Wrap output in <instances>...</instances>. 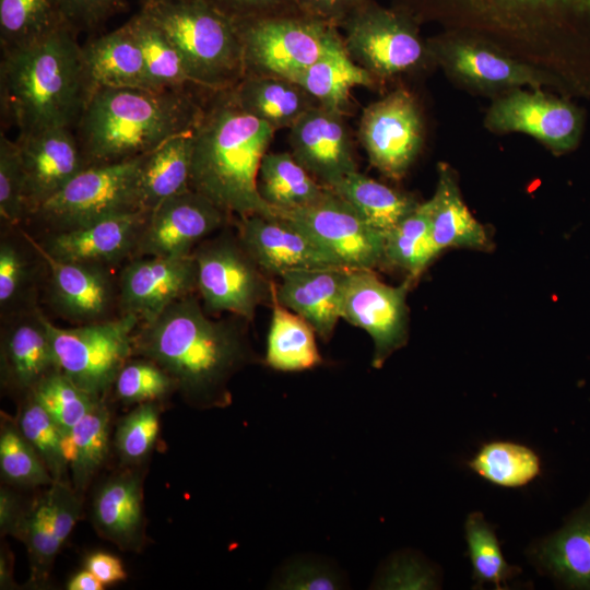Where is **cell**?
<instances>
[{
    "label": "cell",
    "instance_id": "obj_1",
    "mask_svg": "<svg viewBox=\"0 0 590 590\" xmlns=\"http://www.w3.org/2000/svg\"><path fill=\"white\" fill-rule=\"evenodd\" d=\"M245 322L234 315L213 319L192 294L154 320L139 323L132 335L133 357L158 365L191 406L225 408L233 400L232 378L257 359Z\"/></svg>",
    "mask_w": 590,
    "mask_h": 590
},
{
    "label": "cell",
    "instance_id": "obj_2",
    "mask_svg": "<svg viewBox=\"0 0 590 590\" xmlns=\"http://www.w3.org/2000/svg\"><path fill=\"white\" fill-rule=\"evenodd\" d=\"M275 129L243 110L231 90L211 93L192 133L190 187L232 220L275 210L257 187L262 157Z\"/></svg>",
    "mask_w": 590,
    "mask_h": 590
},
{
    "label": "cell",
    "instance_id": "obj_3",
    "mask_svg": "<svg viewBox=\"0 0 590 590\" xmlns=\"http://www.w3.org/2000/svg\"><path fill=\"white\" fill-rule=\"evenodd\" d=\"M90 94L82 46L67 23L28 45L2 50V119L17 135L74 128Z\"/></svg>",
    "mask_w": 590,
    "mask_h": 590
},
{
    "label": "cell",
    "instance_id": "obj_4",
    "mask_svg": "<svg viewBox=\"0 0 590 590\" xmlns=\"http://www.w3.org/2000/svg\"><path fill=\"white\" fill-rule=\"evenodd\" d=\"M204 104L188 88L97 87L75 125L86 167L144 155L198 126Z\"/></svg>",
    "mask_w": 590,
    "mask_h": 590
},
{
    "label": "cell",
    "instance_id": "obj_5",
    "mask_svg": "<svg viewBox=\"0 0 590 590\" xmlns=\"http://www.w3.org/2000/svg\"><path fill=\"white\" fill-rule=\"evenodd\" d=\"M178 50L191 82L206 92L233 88L246 74L232 17L212 0H179L141 9Z\"/></svg>",
    "mask_w": 590,
    "mask_h": 590
},
{
    "label": "cell",
    "instance_id": "obj_6",
    "mask_svg": "<svg viewBox=\"0 0 590 590\" xmlns=\"http://www.w3.org/2000/svg\"><path fill=\"white\" fill-rule=\"evenodd\" d=\"M142 158L143 155L84 168L32 212L25 223L34 225L45 236L145 211L139 190Z\"/></svg>",
    "mask_w": 590,
    "mask_h": 590
},
{
    "label": "cell",
    "instance_id": "obj_7",
    "mask_svg": "<svg viewBox=\"0 0 590 590\" xmlns=\"http://www.w3.org/2000/svg\"><path fill=\"white\" fill-rule=\"evenodd\" d=\"M232 20L243 48L245 75L285 78L346 51L338 27L299 12Z\"/></svg>",
    "mask_w": 590,
    "mask_h": 590
},
{
    "label": "cell",
    "instance_id": "obj_8",
    "mask_svg": "<svg viewBox=\"0 0 590 590\" xmlns=\"http://www.w3.org/2000/svg\"><path fill=\"white\" fill-rule=\"evenodd\" d=\"M418 25L405 12L371 0L341 28L349 57L381 83L436 66Z\"/></svg>",
    "mask_w": 590,
    "mask_h": 590
},
{
    "label": "cell",
    "instance_id": "obj_9",
    "mask_svg": "<svg viewBox=\"0 0 590 590\" xmlns=\"http://www.w3.org/2000/svg\"><path fill=\"white\" fill-rule=\"evenodd\" d=\"M197 294L210 315L228 312L248 322L257 308L271 304L273 280L258 266L236 232H220L192 252Z\"/></svg>",
    "mask_w": 590,
    "mask_h": 590
},
{
    "label": "cell",
    "instance_id": "obj_10",
    "mask_svg": "<svg viewBox=\"0 0 590 590\" xmlns=\"http://www.w3.org/2000/svg\"><path fill=\"white\" fill-rule=\"evenodd\" d=\"M139 323L132 315L72 328H60L47 319L60 371L84 391L102 398L133 357L132 335Z\"/></svg>",
    "mask_w": 590,
    "mask_h": 590
},
{
    "label": "cell",
    "instance_id": "obj_11",
    "mask_svg": "<svg viewBox=\"0 0 590 590\" xmlns=\"http://www.w3.org/2000/svg\"><path fill=\"white\" fill-rule=\"evenodd\" d=\"M433 59L456 83L481 94L556 84L550 72L520 61L491 42L455 31L427 39Z\"/></svg>",
    "mask_w": 590,
    "mask_h": 590
},
{
    "label": "cell",
    "instance_id": "obj_12",
    "mask_svg": "<svg viewBox=\"0 0 590 590\" xmlns=\"http://www.w3.org/2000/svg\"><path fill=\"white\" fill-rule=\"evenodd\" d=\"M275 213L307 234L344 269L375 271L385 266V236L329 188L309 205Z\"/></svg>",
    "mask_w": 590,
    "mask_h": 590
},
{
    "label": "cell",
    "instance_id": "obj_13",
    "mask_svg": "<svg viewBox=\"0 0 590 590\" xmlns=\"http://www.w3.org/2000/svg\"><path fill=\"white\" fill-rule=\"evenodd\" d=\"M392 7L418 23L429 20L514 31H538L569 14L590 16V0H392Z\"/></svg>",
    "mask_w": 590,
    "mask_h": 590
},
{
    "label": "cell",
    "instance_id": "obj_14",
    "mask_svg": "<svg viewBox=\"0 0 590 590\" xmlns=\"http://www.w3.org/2000/svg\"><path fill=\"white\" fill-rule=\"evenodd\" d=\"M358 138L369 163L382 175L405 176L424 143V122L414 95L398 87L363 110Z\"/></svg>",
    "mask_w": 590,
    "mask_h": 590
},
{
    "label": "cell",
    "instance_id": "obj_15",
    "mask_svg": "<svg viewBox=\"0 0 590 590\" xmlns=\"http://www.w3.org/2000/svg\"><path fill=\"white\" fill-rule=\"evenodd\" d=\"M411 279L398 286L382 282L374 270H349L341 300V319L371 338V366L380 368L409 339L406 295Z\"/></svg>",
    "mask_w": 590,
    "mask_h": 590
},
{
    "label": "cell",
    "instance_id": "obj_16",
    "mask_svg": "<svg viewBox=\"0 0 590 590\" xmlns=\"http://www.w3.org/2000/svg\"><path fill=\"white\" fill-rule=\"evenodd\" d=\"M21 227L44 261L47 303L59 317L81 326L120 316L118 274L113 268L58 260Z\"/></svg>",
    "mask_w": 590,
    "mask_h": 590
},
{
    "label": "cell",
    "instance_id": "obj_17",
    "mask_svg": "<svg viewBox=\"0 0 590 590\" xmlns=\"http://www.w3.org/2000/svg\"><path fill=\"white\" fill-rule=\"evenodd\" d=\"M485 127L495 133L528 134L555 153L573 150L581 137L583 119L571 103L540 88H515L495 97Z\"/></svg>",
    "mask_w": 590,
    "mask_h": 590
},
{
    "label": "cell",
    "instance_id": "obj_18",
    "mask_svg": "<svg viewBox=\"0 0 590 590\" xmlns=\"http://www.w3.org/2000/svg\"><path fill=\"white\" fill-rule=\"evenodd\" d=\"M232 219L209 199L190 189L148 212L132 258L184 257Z\"/></svg>",
    "mask_w": 590,
    "mask_h": 590
},
{
    "label": "cell",
    "instance_id": "obj_19",
    "mask_svg": "<svg viewBox=\"0 0 590 590\" xmlns=\"http://www.w3.org/2000/svg\"><path fill=\"white\" fill-rule=\"evenodd\" d=\"M118 287L119 315L150 322L173 303L197 294L194 257L131 258L120 268Z\"/></svg>",
    "mask_w": 590,
    "mask_h": 590
},
{
    "label": "cell",
    "instance_id": "obj_20",
    "mask_svg": "<svg viewBox=\"0 0 590 590\" xmlns=\"http://www.w3.org/2000/svg\"><path fill=\"white\" fill-rule=\"evenodd\" d=\"M47 319L39 306L1 317V384L22 397L60 371Z\"/></svg>",
    "mask_w": 590,
    "mask_h": 590
},
{
    "label": "cell",
    "instance_id": "obj_21",
    "mask_svg": "<svg viewBox=\"0 0 590 590\" xmlns=\"http://www.w3.org/2000/svg\"><path fill=\"white\" fill-rule=\"evenodd\" d=\"M344 115L319 104L290 128L291 154L327 188L357 170Z\"/></svg>",
    "mask_w": 590,
    "mask_h": 590
},
{
    "label": "cell",
    "instance_id": "obj_22",
    "mask_svg": "<svg viewBox=\"0 0 590 590\" xmlns=\"http://www.w3.org/2000/svg\"><path fill=\"white\" fill-rule=\"evenodd\" d=\"M243 246L269 276L303 269L342 268L307 234L275 216L250 214L232 220Z\"/></svg>",
    "mask_w": 590,
    "mask_h": 590
},
{
    "label": "cell",
    "instance_id": "obj_23",
    "mask_svg": "<svg viewBox=\"0 0 590 590\" xmlns=\"http://www.w3.org/2000/svg\"><path fill=\"white\" fill-rule=\"evenodd\" d=\"M25 175L27 217L86 168L71 128H51L15 139Z\"/></svg>",
    "mask_w": 590,
    "mask_h": 590
},
{
    "label": "cell",
    "instance_id": "obj_24",
    "mask_svg": "<svg viewBox=\"0 0 590 590\" xmlns=\"http://www.w3.org/2000/svg\"><path fill=\"white\" fill-rule=\"evenodd\" d=\"M148 212L117 215L78 229L35 238L58 260L114 268L132 258Z\"/></svg>",
    "mask_w": 590,
    "mask_h": 590
},
{
    "label": "cell",
    "instance_id": "obj_25",
    "mask_svg": "<svg viewBox=\"0 0 590 590\" xmlns=\"http://www.w3.org/2000/svg\"><path fill=\"white\" fill-rule=\"evenodd\" d=\"M349 270L316 268L290 271L273 285L276 299L304 318L323 342L341 319V300Z\"/></svg>",
    "mask_w": 590,
    "mask_h": 590
},
{
    "label": "cell",
    "instance_id": "obj_26",
    "mask_svg": "<svg viewBox=\"0 0 590 590\" xmlns=\"http://www.w3.org/2000/svg\"><path fill=\"white\" fill-rule=\"evenodd\" d=\"M82 58L90 92L97 87L154 90L142 49L128 22L90 39L82 46Z\"/></svg>",
    "mask_w": 590,
    "mask_h": 590
},
{
    "label": "cell",
    "instance_id": "obj_27",
    "mask_svg": "<svg viewBox=\"0 0 590 590\" xmlns=\"http://www.w3.org/2000/svg\"><path fill=\"white\" fill-rule=\"evenodd\" d=\"M140 476L125 471L109 477L93 500V523L98 533L123 551H138L144 542V514Z\"/></svg>",
    "mask_w": 590,
    "mask_h": 590
},
{
    "label": "cell",
    "instance_id": "obj_28",
    "mask_svg": "<svg viewBox=\"0 0 590 590\" xmlns=\"http://www.w3.org/2000/svg\"><path fill=\"white\" fill-rule=\"evenodd\" d=\"M231 93L246 113L275 130L291 128L319 103L297 83L278 75H245Z\"/></svg>",
    "mask_w": 590,
    "mask_h": 590
},
{
    "label": "cell",
    "instance_id": "obj_29",
    "mask_svg": "<svg viewBox=\"0 0 590 590\" xmlns=\"http://www.w3.org/2000/svg\"><path fill=\"white\" fill-rule=\"evenodd\" d=\"M434 196L428 200L433 240L440 252L449 247L487 250L491 241L484 226L464 203L452 168L439 163Z\"/></svg>",
    "mask_w": 590,
    "mask_h": 590
},
{
    "label": "cell",
    "instance_id": "obj_30",
    "mask_svg": "<svg viewBox=\"0 0 590 590\" xmlns=\"http://www.w3.org/2000/svg\"><path fill=\"white\" fill-rule=\"evenodd\" d=\"M539 560L563 586L590 590V496L542 543Z\"/></svg>",
    "mask_w": 590,
    "mask_h": 590
},
{
    "label": "cell",
    "instance_id": "obj_31",
    "mask_svg": "<svg viewBox=\"0 0 590 590\" xmlns=\"http://www.w3.org/2000/svg\"><path fill=\"white\" fill-rule=\"evenodd\" d=\"M192 133L177 134L143 155L139 177L143 210L191 189Z\"/></svg>",
    "mask_w": 590,
    "mask_h": 590
},
{
    "label": "cell",
    "instance_id": "obj_32",
    "mask_svg": "<svg viewBox=\"0 0 590 590\" xmlns=\"http://www.w3.org/2000/svg\"><path fill=\"white\" fill-rule=\"evenodd\" d=\"M0 240L1 317L38 306L36 276L44 261L22 227H9Z\"/></svg>",
    "mask_w": 590,
    "mask_h": 590
},
{
    "label": "cell",
    "instance_id": "obj_33",
    "mask_svg": "<svg viewBox=\"0 0 590 590\" xmlns=\"http://www.w3.org/2000/svg\"><path fill=\"white\" fill-rule=\"evenodd\" d=\"M273 285L266 365L279 371H302L320 366L323 359L316 343L314 328L276 299Z\"/></svg>",
    "mask_w": 590,
    "mask_h": 590
},
{
    "label": "cell",
    "instance_id": "obj_34",
    "mask_svg": "<svg viewBox=\"0 0 590 590\" xmlns=\"http://www.w3.org/2000/svg\"><path fill=\"white\" fill-rule=\"evenodd\" d=\"M329 189L350 203L384 236L421 203L414 196L391 188L358 170L346 175Z\"/></svg>",
    "mask_w": 590,
    "mask_h": 590
},
{
    "label": "cell",
    "instance_id": "obj_35",
    "mask_svg": "<svg viewBox=\"0 0 590 590\" xmlns=\"http://www.w3.org/2000/svg\"><path fill=\"white\" fill-rule=\"evenodd\" d=\"M257 187L261 198L275 212L309 205L321 199L328 190L293 157L291 152L264 154Z\"/></svg>",
    "mask_w": 590,
    "mask_h": 590
},
{
    "label": "cell",
    "instance_id": "obj_36",
    "mask_svg": "<svg viewBox=\"0 0 590 590\" xmlns=\"http://www.w3.org/2000/svg\"><path fill=\"white\" fill-rule=\"evenodd\" d=\"M26 547L30 560V583L39 587L49 578L56 555L68 535L57 526L50 485L27 508L13 532Z\"/></svg>",
    "mask_w": 590,
    "mask_h": 590
},
{
    "label": "cell",
    "instance_id": "obj_37",
    "mask_svg": "<svg viewBox=\"0 0 590 590\" xmlns=\"http://www.w3.org/2000/svg\"><path fill=\"white\" fill-rule=\"evenodd\" d=\"M286 79L306 90L320 105L345 114L351 90L356 86L376 87L379 82L356 64L347 52L328 56Z\"/></svg>",
    "mask_w": 590,
    "mask_h": 590
},
{
    "label": "cell",
    "instance_id": "obj_38",
    "mask_svg": "<svg viewBox=\"0 0 590 590\" xmlns=\"http://www.w3.org/2000/svg\"><path fill=\"white\" fill-rule=\"evenodd\" d=\"M110 414L103 400L63 435V451L73 488L86 489L109 449Z\"/></svg>",
    "mask_w": 590,
    "mask_h": 590
},
{
    "label": "cell",
    "instance_id": "obj_39",
    "mask_svg": "<svg viewBox=\"0 0 590 590\" xmlns=\"http://www.w3.org/2000/svg\"><path fill=\"white\" fill-rule=\"evenodd\" d=\"M438 253L428 201L420 203L385 235V266L404 270L411 280L418 278Z\"/></svg>",
    "mask_w": 590,
    "mask_h": 590
},
{
    "label": "cell",
    "instance_id": "obj_40",
    "mask_svg": "<svg viewBox=\"0 0 590 590\" xmlns=\"http://www.w3.org/2000/svg\"><path fill=\"white\" fill-rule=\"evenodd\" d=\"M128 24L140 44L154 90L197 87L178 50L149 15L141 10Z\"/></svg>",
    "mask_w": 590,
    "mask_h": 590
},
{
    "label": "cell",
    "instance_id": "obj_41",
    "mask_svg": "<svg viewBox=\"0 0 590 590\" xmlns=\"http://www.w3.org/2000/svg\"><path fill=\"white\" fill-rule=\"evenodd\" d=\"M63 23L57 0H0L1 50L34 43Z\"/></svg>",
    "mask_w": 590,
    "mask_h": 590
},
{
    "label": "cell",
    "instance_id": "obj_42",
    "mask_svg": "<svg viewBox=\"0 0 590 590\" xmlns=\"http://www.w3.org/2000/svg\"><path fill=\"white\" fill-rule=\"evenodd\" d=\"M468 465L484 480L503 487L524 486L541 472L538 455L524 445L510 441L484 445Z\"/></svg>",
    "mask_w": 590,
    "mask_h": 590
},
{
    "label": "cell",
    "instance_id": "obj_43",
    "mask_svg": "<svg viewBox=\"0 0 590 590\" xmlns=\"http://www.w3.org/2000/svg\"><path fill=\"white\" fill-rule=\"evenodd\" d=\"M0 472L10 485L49 486L54 479L42 458L22 434L16 420L1 412Z\"/></svg>",
    "mask_w": 590,
    "mask_h": 590
},
{
    "label": "cell",
    "instance_id": "obj_44",
    "mask_svg": "<svg viewBox=\"0 0 590 590\" xmlns=\"http://www.w3.org/2000/svg\"><path fill=\"white\" fill-rule=\"evenodd\" d=\"M16 422L54 481L69 482V467L63 451L64 433L32 393L23 397Z\"/></svg>",
    "mask_w": 590,
    "mask_h": 590
},
{
    "label": "cell",
    "instance_id": "obj_45",
    "mask_svg": "<svg viewBox=\"0 0 590 590\" xmlns=\"http://www.w3.org/2000/svg\"><path fill=\"white\" fill-rule=\"evenodd\" d=\"M31 393L64 434L103 400L78 387L61 371L42 380Z\"/></svg>",
    "mask_w": 590,
    "mask_h": 590
},
{
    "label": "cell",
    "instance_id": "obj_46",
    "mask_svg": "<svg viewBox=\"0 0 590 590\" xmlns=\"http://www.w3.org/2000/svg\"><path fill=\"white\" fill-rule=\"evenodd\" d=\"M465 539L477 585L493 583L502 589L518 571L503 556L495 532L481 512H472L465 521Z\"/></svg>",
    "mask_w": 590,
    "mask_h": 590
},
{
    "label": "cell",
    "instance_id": "obj_47",
    "mask_svg": "<svg viewBox=\"0 0 590 590\" xmlns=\"http://www.w3.org/2000/svg\"><path fill=\"white\" fill-rule=\"evenodd\" d=\"M160 411L156 402H145L120 421L115 446L122 462L134 464L151 453L160 432Z\"/></svg>",
    "mask_w": 590,
    "mask_h": 590
},
{
    "label": "cell",
    "instance_id": "obj_48",
    "mask_svg": "<svg viewBox=\"0 0 590 590\" xmlns=\"http://www.w3.org/2000/svg\"><path fill=\"white\" fill-rule=\"evenodd\" d=\"M116 396L125 403L156 402L175 391L172 378L154 362L130 358L114 382Z\"/></svg>",
    "mask_w": 590,
    "mask_h": 590
},
{
    "label": "cell",
    "instance_id": "obj_49",
    "mask_svg": "<svg viewBox=\"0 0 590 590\" xmlns=\"http://www.w3.org/2000/svg\"><path fill=\"white\" fill-rule=\"evenodd\" d=\"M0 216L9 227L22 226L27 216L25 175L15 140L0 137Z\"/></svg>",
    "mask_w": 590,
    "mask_h": 590
},
{
    "label": "cell",
    "instance_id": "obj_50",
    "mask_svg": "<svg viewBox=\"0 0 590 590\" xmlns=\"http://www.w3.org/2000/svg\"><path fill=\"white\" fill-rule=\"evenodd\" d=\"M68 25L76 33L92 31L116 13L123 0H57Z\"/></svg>",
    "mask_w": 590,
    "mask_h": 590
},
{
    "label": "cell",
    "instance_id": "obj_51",
    "mask_svg": "<svg viewBox=\"0 0 590 590\" xmlns=\"http://www.w3.org/2000/svg\"><path fill=\"white\" fill-rule=\"evenodd\" d=\"M371 0H295L302 14L338 28Z\"/></svg>",
    "mask_w": 590,
    "mask_h": 590
},
{
    "label": "cell",
    "instance_id": "obj_52",
    "mask_svg": "<svg viewBox=\"0 0 590 590\" xmlns=\"http://www.w3.org/2000/svg\"><path fill=\"white\" fill-rule=\"evenodd\" d=\"M232 19H248L299 12L295 0H212ZM300 13V12H299Z\"/></svg>",
    "mask_w": 590,
    "mask_h": 590
},
{
    "label": "cell",
    "instance_id": "obj_53",
    "mask_svg": "<svg viewBox=\"0 0 590 590\" xmlns=\"http://www.w3.org/2000/svg\"><path fill=\"white\" fill-rule=\"evenodd\" d=\"M280 585L286 589H337L340 581L328 568L311 563H298L284 571Z\"/></svg>",
    "mask_w": 590,
    "mask_h": 590
},
{
    "label": "cell",
    "instance_id": "obj_54",
    "mask_svg": "<svg viewBox=\"0 0 590 590\" xmlns=\"http://www.w3.org/2000/svg\"><path fill=\"white\" fill-rule=\"evenodd\" d=\"M85 569L90 570L104 586L120 582L127 578L120 559L105 552L91 553L84 562Z\"/></svg>",
    "mask_w": 590,
    "mask_h": 590
},
{
    "label": "cell",
    "instance_id": "obj_55",
    "mask_svg": "<svg viewBox=\"0 0 590 590\" xmlns=\"http://www.w3.org/2000/svg\"><path fill=\"white\" fill-rule=\"evenodd\" d=\"M24 508L22 507L19 497L9 488L1 487L0 489V531L1 534H11L16 528V524L22 516Z\"/></svg>",
    "mask_w": 590,
    "mask_h": 590
},
{
    "label": "cell",
    "instance_id": "obj_56",
    "mask_svg": "<svg viewBox=\"0 0 590 590\" xmlns=\"http://www.w3.org/2000/svg\"><path fill=\"white\" fill-rule=\"evenodd\" d=\"M68 590H102L104 585L87 569L73 575L67 583Z\"/></svg>",
    "mask_w": 590,
    "mask_h": 590
},
{
    "label": "cell",
    "instance_id": "obj_57",
    "mask_svg": "<svg viewBox=\"0 0 590 590\" xmlns=\"http://www.w3.org/2000/svg\"><path fill=\"white\" fill-rule=\"evenodd\" d=\"M13 587L11 555L2 548L0 553V588L12 589Z\"/></svg>",
    "mask_w": 590,
    "mask_h": 590
},
{
    "label": "cell",
    "instance_id": "obj_58",
    "mask_svg": "<svg viewBox=\"0 0 590 590\" xmlns=\"http://www.w3.org/2000/svg\"><path fill=\"white\" fill-rule=\"evenodd\" d=\"M140 1L142 2V5H145V4H154V3L179 1V0H140Z\"/></svg>",
    "mask_w": 590,
    "mask_h": 590
}]
</instances>
